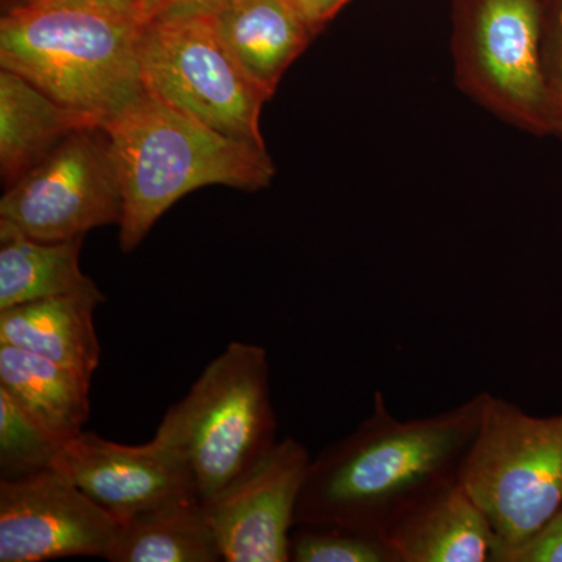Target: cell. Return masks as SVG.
<instances>
[{
    "label": "cell",
    "instance_id": "52a82bcc",
    "mask_svg": "<svg viewBox=\"0 0 562 562\" xmlns=\"http://www.w3.org/2000/svg\"><path fill=\"white\" fill-rule=\"evenodd\" d=\"M138 54L149 94L214 131L266 147L260 116L272 98L228 49L214 14L144 22Z\"/></svg>",
    "mask_w": 562,
    "mask_h": 562
},
{
    "label": "cell",
    "instance_id": "2e32d148",
    "mask_svg": "<svg viewBox=\"0 0 562 562\" xmlns=\"http://www.w3.org/2000/svg\"><path fill=\"white\" fill-rule=\"evenodd\" d=\"M91 382L57 362L0 344V387L58 443L83 431Z\"/></svg>",
    "mask_w": 562,
    "mask_h": 562
},
{
    "label": "cell",
    "instance_id": "3957f363",
    "mask_svg": "<svg viewBox=\"0 0 562 562\" xmlns=\"http://www.w3.org/2000/svg\"><path fill=\"white\" fill-rule=\"evenodd\" d=\"M143 22L83 7H21L0 21V68L102 122L143 95Z\"/></svg>",
    "mask_w": 562,
    "mask_h": 562
},
{
    "label": "cell",
    "instance_id": "d4e9b609",
    "mask_svg": "<svg viewBox=\"0 0 562 562\" xmlns=\"http://www.w3.org/2000/svg\"><path fill=\"white\" fill-rule=\"evenodd\" d=\"M310 31L316 36L350 0H292Z\"/></svg>",
    "mask_w": 562,
    "mask_h": 562
},
{
    "label": "cell",
    "instance_id": "603a6c76",
    "mask_svg": "<svg viewBox=\"0 0 562 562\" xmlns=\"http://www.w3.org/2000/svg\"><path fill=\"white\" fill-rule=\"evenodd\" d=\"M232 0H146L143 11L144 22L176 14H216Z\"/></svg>",
    "mask_w": 562,
    "mask_h": 562
},
{
    "label": "cell",
    "instance_id": "8992f818",
    "mask_svg": "<svg viewBox=\"0 0 562 562\" xmlns=\"http://www.w3.org/2000/svg\"><path fill=\"white\" fill-rule=\"evenodd\" d=\"M460 480L497 532V562L562 508V414L530 416L487 392Z\"/></svg>",
    "mask_w": 562,
    "mask_h": 562
},
{
    "label": "cell",
    "instance_id": "5b68a950",
    "mask_svg": "<svg viewBox=\"0 0 562 562\" xmlns=\"http://www.w3.org/2000/svg\"><path fill=\"white\" fill-rule=\"evenodd\" d=\"M454 81L473 102L532 135L560 133L543 44V0H453Z\"/></svg>",
    "mask_w": 562,
    "mask_h": 562
},
{
    "label": "cell",
    "instance_id": "7402d4cb",
    "mask_svg": "<svg viewBox=\"0 0 562 562\" xmlns=\"http://www.w3.org/2000/svg\"><path fill=\"white\" fill-rule=\"evenodd\" d=\"M543 44L550 81L562 105V0H543Z\"/></svg>",
    "mask_w": 562,
    "mask_h": 562
},
{
    "label": "cell",
    "instance_id": "e0dca14e",
    "mask_svg": "<svg viewBox=\"0 0 562 562\" xmlns=\"http://www.w3.org/2000/svg\"><path fill=\"white\" fill-rule=\"evenodd\" d=\"M110 562H217L220 542L199 495L173 498L116 522Z\"/></svg>",
    "mask_w": 562,
    "mask_h": 562
},
{
    "label": "cell",
    "instance_id": "4316f807",
    "mask_svg": "<svg viewBox=\"0 0 562 562\" xmlns=\"http://www.w3.org/2000/svg\"><path fill=\"white\" fill-rule=\"evenodd\" d=\"M558 136H561V138H562V121H561L560 133H558Z\"/></svg>",
    "mask_w": 562,
    "mask_h": 562
},
{
    "label": "cell",
    "instance_id": "9a60e30c",
    "mask_svg": "<svg viewBox=\"0 0 562 562\" xmlns=\"http://www.w3.org/2000/svg\"><path fill=\"white\" fill-rule=\"evenodd\" d=\"M214 20L236 60L271 98L314 38L292 0H232Z\"/></svg>",
    "mask_w": 562,
    "mask_h": 562
},
{
    "label": "cell",
    "instance_id": "ba28073f",
    "mask_svg": "<svg viewBox=\"0 0 562 562\" xmlns=\"http://www.w3.org/2000/svg\"><path fill=\"white\" fill-rule=\"evenodd\" d=\"M122 210L109 139L101 127L85 128L7 188L0 201V231L36 241H68L103 225H120Z\"/></svg>",
    "mask_w": 562,
    "mask_h": 562
},
{
    "label": "cell",
    "instance_id": "44dd1931",
    "mask_svg": "<svg viewBox=\"0 0 562 562\" xmlns=\"http://www.w3.org/2000/svg\"><path fill=\"white\" fill-rule=\"evenodd\" d=\"M497 562H562V508L527 541L502 552Z\"/></svg>",
    "mask_w": 562,
    "mask_h": 562
},
{
    "label": "cell",
    "instance_id": "6da1fadb",
    "mask_svg": "<svg viewBox=\"0 0 562 562\" xmlns=\"http://www.w3.org/2000/svg\"><path fill=\"white\" fill-rule=\"evenodd\" d=\"M486 394L450 412L401 420L375 392L372 413L313 458L295 525H346L387 536L403 514L460 480Z\"/></svg>",
    "mask_w": 562,
    "mask_h": 562
},
{
    "label": "cell",
    "instance_id": "7a4b0ae2",
    "mask_svg": "<svg viewBox=\"0 0 562 562\" xmlns=\"http://www.w3.org/2000/svg\"><path fill=\"white\" fill-rule=\"evenodd\" d=\"M120 176V246L128 254L173 203L210 184L265 190L276 176L266 147L232 138L149 92L102 122Z\"/></svg>",
    "mask_w": 562,
    "mask_h": 562
},
{
    "label": "cell",
    "instance_id": "277c9868",
    "mask_svg": "<svg viewBox=\"0 0 562 562\" xmlns=\"http://www.w3.org/2000/svg\"><path fill=\"white\" fill-rule=\"evenodd\" d=\"M160 427L183 450L202 501L225 490L277 443L268 351L228 344Z\"/></svg>",
    "mask_w": 562,
    "mask_h": 562
},
{
    "label": "cell",
    "instance_id": "8fae6325",
    "mask_svg": "<svg viewBox=\"0 0 562 562\" xmlns=\"http://www.w3.org/2000/svg\"><path fill=\"white\" fill-rule=\"evenodd\" d=\"M52 469L116 522L173 498L199 495L183 450L160 425L154 439L140 446H124L83 430L61 443Z\"/></svg>",
    "mask_w": 562,
    "mask_h": 562
},
{
    "label": "cell",
    "instance_id": "5bb4252c",
    "mask_svg": "<svg viewBox=\"0 0 562 562\" xmlns=\"http://www.w3.org/2000/svg\"><path fill=\"white\" fill-rule=\"evenodd\" d=\"M106 299L63 295L0 312V344L65 366L92 380L101 362L94 313Z\"/></svg>",
    "mask_w": 562,
    "mask_h": 562
},
{
    "label": "cell",
    "instance_id": "9c48e42d",
    "mask_svg": "<svg viewBox=\"0 0 562 562\" xmlns=\"http://www.w3.org/2000/svg\"><path fill=\"white\" fill-rule=\"evenodd\" d=\"M295 439L277 441L249 471L202 501L227 562H288L299 501L310 464Z\"/></svg>",
    "mask_w": 562,
    "mask_h": 562
},
{
    "label": "cell",
    "instance_id": "d6986e66",
    "mask_svg": "<svg viewBox=\"0 0 562 562\" xmlns=\"http://www.w3.org/2000/svg\"><path fill=\"white\" fill-rule=\"evenodd\" d=\"M294 562H401L384 532L346 525H295L290 539Z\"/></svg>",
    "mask_w": 562,
    "mask_h": 562
},
{
    "label": "cell",
    "instance_id": "7c38bea8",
    "mask_svg": "<svg viewBox=\"0 0 562 562\" xmlns=\"http://www.w3.org/2000/svg\"><path fill=\"white\" fill-rule=\"evenodd\" d=\"M387 538L401 562H495L501 543L461 480L403 514Z\"/></svg>",
    "mask_w": 562,
    "mask_h": 562
},
{
    "label": "cell",
    "instance_id": "484cf974",
    "mask_svg": "<svg viewBox=\"0 0 562 562\" xmlns=\"http://www.w3.org/2000/svg\"><path fill=\"white\" fill-rule=\"evenodd\" d=\"M27 2L29 0H2L5 13H9L11 10L20 9V7L25 5Z\"/></svg>",
    "mask_w": 562,
    "mask_h": 562
},
{
    "label": "cell",
    "instance_id": "ffe728a7",
    "mask_svg": "<svg viewBox=\"0 0 562 562\" xmlns=\"http://www.w3.org/2000/svg\"><path fill=\"white\" fill-rule=\"evenodd\" d=\"M60 447L0 387V482L52 469Z\"/></svg>",
    "mask_w": 562,
    "mask_h": 562
},
{
    "label": "cell",
    "instance_id": "ac0fdd59",
    "mask_svg": "<svg viewBox=\"0 0 562 562\" xmlns=\"http://www.w3.org/2000/svg\"><path fill=\"white\" fill-rule=\"evenodd\" d=\"M81 247L83 238L44 243L0 231V312L63 295L105 299L81 271Z\"/></svg>",
    "mask_w": 562,
    "mask_h": 562
},
{
    "label": "cell",
    "instance_id": "cb8c5ba5",
    "mask_svg": "<svg viewBox=\"0 0 562 562\" xmlns=\"http://www.w3.org/2000/svg\"><path fill=\"white\" fill-rule=\"evenodd\" d=\"M70 5L83 9L105 11L143 22V11L146 0H29L22 7ZM21 9V7H20Z\"/></svg>",
    "mask_w": 562,
    "mask_h": 562
},
{
    "label": "cell",
    "instance_id": "4fadbf2b",
    "mask_svg": "<svg viewBox=\"0 0 562 562\" xmlns=\"http://www.w3.org/2000/svg\"><path fill=\"white\" fill-rule=\"evenodd\" d=\"M101 121L55 101L13 70L0 68V173L10 188L52 150Z\"/></svg>",
    "mask_w": 562,
    "mask_h": 562
},
{
    "label": "cell",
    "instance_id": "30bf717a",
    "mask_svg": "<svg viewBox=\"0 0 562 562\" xmlns=\"http://www.w3.org/2000/svg\"><path fill=\"white\" fill-rule=\"evenodd\" d=\"M116 520L55 469L0 482V562L105 558Z\"/></svg>",
    "mask_w": 562,
    "mask_h": 562
}]
</instances>
